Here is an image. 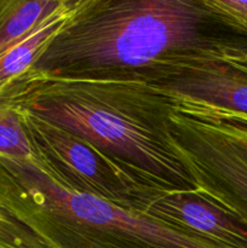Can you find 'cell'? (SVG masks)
I'll return each mask as SVG.
<instances>
[{
	"mask_svg": "<svg viewBox=\"0 0 247 248\" xmlns=\"http://www.w3.org/2000/svg\"><path fill=\"white\" fill-rule=\"evenodd\" d=\"M245 56L247 31L212 0H80L26 74L150 84L190 63Z\"/></svg>",
	"mask_w": 247,
	"mask_h": 248,
	"instance_id": "cell-1",
	"label": "cell"
},
{
	"mask_svg": "<svg viewBox=\"0 0 247 248\" xmlns=\"http://www.w3.org/2000/svg\"><path fill=\"white\" fill-rule=\"evenodd\" d=\"M0 99L85 140L150 193L198 189L170 135L177 98L153 85L26 74Z\"/></svg>",
	"mask_w": 247,
	"mask_h": 248,
	"instance_id": "cell-2",
	"label": "cell"
},
{
	"mask_svg": "<svg viewBox=\"0 0 247 248\" xmlns=\"http://www.w3.org/2000/svg\"><path fill=\"white\" fill-rule=\"evenodd\" d=\"M0 205L50 248H228L185 228L58 186L0 156Z\"/></svg>",
	"mask_w": 247,
	"mask_h": 248,
	"instance_id": "cell-3",
	"label": "cell"
},
{
	"mask_svg": "<svg viewBox=\"0 0 247 248\" xmlns=\"http://www.w3.org/2000/svg\"><path fill=\"white\" fill-rule=\"evenodd\" d=\"M169 127L174 152L199 190L247 222V116L177 98Z\"/></svg>",
	"mask_w": 247,
	"mask_h": 248,
	"instance_id": "cell-4",
	"label": "cell"
},
{
	"mask_svg": "<svg viewBox=\"0 0 247 248\" xmlns=\"http://www.w3.org/2000/svg\"><path fill=\"white\" fill-rule=\"evenodd\" d=\"M19 110L39 159L38 169L62 188L139 212H144L152 201L161 196L137 186L85 140L34 114Z\"/></svg>",
	"mask_w": 247,
	"mask_h": 248,
	"instance_id": "cell-5",
	"label": "cell"
},
{
	"mask_svg": "<svg viewBox=\"0 0 247 248\" xmlns=\"http://www.w3.org/2000/svg\"><path fill=\"white\" fill-rule=\"evenodd\" d=\"M149 85L176 98L194 99L247 116V56L190 63Z\"/></svg>",
	"mask_w": 247,
	"mask_h": 248,
	"instance_id": "cell-6",
	"label": "cell"
},
{
	"mask_svg": "<svg viewBox=\"0 0 247 248\" xmlns=\"http://www.w3.org/2000/svg\"><path fill=\"white\" fill-rule=\"evenodd\" d=\"M144 213L228 248H247L246 220L199 189L159 196Z\"/></svg>",
	"mask_w": 247,
	"mask_h": 248,
	"instance_id": "cell-7",
	"label": "cell"
},
{
	"mask_svg": "<svg viewBox=\"0 0 247 248\" xmlns=\"http://www.w3.org/2000/svg\"><path fill=\"white\" fill-rule=\"evenodd\" d=\"M80 0H64L28 36L0 55V92L26 74L68 23Z\"/></svg>",
	"mask_w": 247,
	"mask_h": 248,
	"instance_id": "cell-8",
	"label": "cell"
},
{
	"mask_svg": "<svg viewBox=\"0 0 247 248\" xmlns=\"http://www.w3.org/2000/svg\"><path fill=\"white\" fill-rule=\"evenodd\" d=\"M64 0H0V55L28 36Z\"/></svg>",
	"mask_w": 247,
	"mask_h": 248,
	"instance_id": "cell-9",
	"label": "cell"
},
{
	"mask_svg": "<svg viewBox=\"0 0 247 248\" xmlns=\"http://www.w3.org/2000/svg\"><path fill=\"white\" fill-rule=\"evenodd\" d=\"M0 156L39 167L21 110L4 99H0Z\"/></svg>",
	"mask_w": 247,
	"mask_h": 248,
	"instance_id": "cell-10",
	"label": "cell"
},
{
	"mask_svg": "<svg viewBox=\"0 0 247 248\" xmlns=\"http://www.w3.org/2000/svg\"><path fill=\"white\" fill-rule=\"evenodd\" d=\"M0 248H50L0 205Z\"/></svg>",
	"mask_w": 247,
	"mask_h": 248,
	"instance_id": "cell-11",
	"label": "cell"
},
{
	"mask_svg": "<svg viewBox=\"0 0 247 248\" xmlns=\"http://www.w3.org/2000/svg\"><path fill=\"white\" fill-rule=\"evenodd\" d=\"M237 27L247 31V0H212Z\"/></svg>",
	"mask_w": 247,
	"mask_h": 248,
	"instance_id": "cell-12",
	"label": "cell"
}]
</instances>
